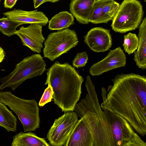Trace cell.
<instances>
[{
	"label": "cell",
	"mask_w": 146,
	"mask_h": 146,
	"mask_svg": "<svg viewBox=\"0 0 146 146\" xmlns=\"http://www.w3.org/2000/svg\"><path fill=\"white\" fill-rule=\"evenodd\" d=\"M106 99L112 109L142 136L146 135V78L134 73L117 75L112 80Z\"/></svg>",
	"instance_id": "cell-1"
},
{
	"label": "cell",
	"mask_w": 146,
	"mask_h": 146,
	"mask_svg": "<svg viewBox=\"0 0 146 146\" xmlns=\"http://www.w3.org/2000/svg\"><path fill=\"white\" fill-rule=\"evenodd\" d=\"M45 85L51 86L54 103L64 113L74 110L82 93L84 80L68 62L56 61L48 69Z\"/></svg>",
	"instance_id": "cell-2"
},
{
	"label": "cell",
	"mask_w": 146,
	"mask_h": 146,
	"mask_svg": "<svg viewBox=\"0 0 146 146\" xmlns=\"http://www.w3.org/2000/svg\"><path fill=\"white\" fill-rule=\"evenodd\" d=\"M106 137L100 119L87 111L78 119L64 146H105Z\"/></svg>",
	"instance_id": "cell-3"
},
{
	"label": "cell",
	"mask_w": 146,
	"mask_h": 146,
	"mask_svg": "<svg viewBox=\"0 0 146 146\" xmlns=\"http://www.w3.org/2000/svg\"><path fill=\"white\" fill-rule=\"evenodd\" d=\"M101 91L103 101L100 106L111 130L115 146H146V143L134 131L130 123L110 108L106 88L103 87Z\"/></svg>",
	"instance_id": "cell-4"
},
{
	"label": "cell",
	"mask_w": 146,
	"mask_h": 146,
	"mask_svg": "<svg viewBox=\"0 0 146 146\" xmlns=\"http://www.w3.org/2000/svg\"><path fill=\"white\" fill-rule=\"evenodd\" d=\"M0 102L16 114L22 124L24 132L34 131L39 127V109L35 100L20 98L10 91H1Z\"/></svg>",
	"instance_id": "cell-5"
},
{
	"label": "cell",
	"mask_w": 146,
	"mask_h": 146,
	"mask_svg": "<svg viewBox=\"0 0 146 146\" xmlns=\"http://www.w3.org/2000/svg\"><path fill=\"white\" fill-rule=\"evenodd\" d=\"M46 64L40 54H35L24 58L17 64L14 70L0 80V90L10 87L13 91L26 80L45 72Z\"/></svg>",
	"instance_id": "cell-6"
},
{
	"label": "cell",
	"mask_w": 146,
	"mask_h": 146,
	"mask_svg": "<svg viewBox=\"0 0 146 146\" xmlns=\"http://www.w3.org/2000/svg\"><path fill=\"white\" fill-rule=\"evenodd\" d=\"M142 6L137 0H124L112 20L111 27L116 32L124 33L133 30L140 25L143 18Z\"/></svg>",
	"instance_id": "cell-7"
},
{
	"label": "cell",
	"mask_w": 146,
	"mask_h": 146,
	"mask_svg": "<svg viewBox=\"0 0 146 146\" xmlns=\"http://www.w3.org/2000/svg\"><path fill=\"white\" fill-rule=\"evenodd\" d=\"M78 42L74 30L65 29L51 33L44 43V57L53 61L75 47Z\"/></svg>",
	"instance_id": "cell-8"
},
{
	"label": "cell",
	"mask_w": 146,
	"mask_h": 146,
	"mask_svg": "<svg viewBox=\"0 0 146 146\" xmlns=\"http://www.w3.org/2000/svg\"><path fill=\"white\" fill-rule=\"evenodd\" d=\"M78 117L75 112L69 111L55 120L47 135L51 145H64L78 120Z\"/></svg>",
	"instance_id": "cell-9"
},
{
	"label": "cell",
	"mask_w": 146,
	"mask_h": 146,
	"mask_svg": "<svg viewBox=\"0 0 146 146\" xmlns=\"http://www.w3.org/2000/svg\"><path fill=\"white\" fill-rule=\"evenodd\" d=\"M126 59L123 50L118 47L110 50L103 60L92 65L89 73L93 76H100L104 72L124 67L126 65Z\"/></svg>",
	"instance_id": "cell-10"
},
{
	"label": "cell",
	"mask_w": 146,
	"mask_h": 146,
	"mask_svg": "<svg viewBox=\"0 0 146 146\" xmlns=\"http://www.w3.org/2000/svg\"><path fill=\"white\" fill-rule=\"evenodd\" d=\"M42 27L38 24H32L27 27H20L15 34L20 37L23 45L33 51L40 53L45 40L42 33Z\"/></svg>",
	"instance_id": "cell-11"
},
{
	"label": "cell",
	"mask_w": 146,
	"mask_h": 146,
	"mask_svg": "<svg viewBox=\"0 0 146 146\" xmlns=\"http://www.w3.org/2000/svg\"><path fill=\"white\" fill-rule=\"evenodd\" d=\"M84 43L93 51L103 52L108 50L112 45L109 30L101 27L93 28L84 36Z\"/></svg>",
	"instance_id": "cell-12"
},
{
	"label": "cell",
	"mask_w": 146,
	"mask_h": 146,
	"mask_svg": "<svg viewBox=\"0 0 146 146\" xmlns=\"http://www.w3.org/2000/svg\"><path fill=\"white\" fill-rule=\"evenodd\" d=\"M12 20L19 22L22 25L37 24L46 26L48 21V18L42 12L37 10L27 11L21 9H14L3 13Z\"/></svg>",
	"instance_id": "cell-13"
},
{
	"label": "cell",
	"mask_w": 146,
	"mask_h": 146,
	"mask_svg": "<svg viewBox=\"0 0 146 146\" xmlns=\"http://www.w3.org/2000/svg\"><path fill=\"white\" fill-rule=\"evenodd\" d=\"M96 0H70L69 10L80 23L88 24Z\"/></svg>",
	"instance_id": "cell-14"
},
{
	"label": "cell",
	"mask_w": 146,
	"mask_h": 146,
	"mask_svg": "<svg viewBox=\"0 0 146 146\" xmlns=\"http://www.w3.org/2000/svg\"><path fill=\"white\" fill-rule=\"evenodd\" d=\"M139 44L137 50L134 52V60L137 65L145 70L146 68V19L145 17L139 28Z\"/></svg>",
	"instance_id": "cell-15"
},
{
	"label": "cell",
	"mask_w": 146,
	"mask_h": 146,
	"mask_svg": "<svg viewBox=\"0 0 146 146\" xmlns=\"http://www.w3.org/2000/svg\"><path fill=\"white\" fill-rule=\"evenodd\" d=\"M45 139L31 132L22 131L13 137L11 146H50Z\"/></svg>",
	"instance_id": "cell-16"
},
{
	"label": "cell",
	"mask_w": 146,
	"mask_h": 146,
	"mask_svg": "<svg viewBox=\"0 0 146 146\" xmlns=\"http://www.w3.org/2000/svg\"><path fill=\"white\" fill-rule=\"evenodd\" d=\"M74 20L72 14L67 11H62L51 18L49 21L48 28L51 30L67 29L74 24Z\"/></svg>",
	"instance_id": "cell-17"
},
{
	"label": "cell",
	"mask_w": 146,
	"mask_h": 146,
	"mask_svg": "<svg viewBox=\"0 0 146 146\" xmlns=\"http://www.w3.org/2000/svg\"><path fill=\"white\" fill-rule=\"evenodd\" d=\"M17 120L16 117L4 104L0 102V126L8 132L17 131Z\"/></svg>",
	"instance_id": "cell-18"
},
{
	"label": "cell",
	"mask_w": 146,
	"mask_h": 146,
	"mask_svg": "<svg viewBox=\"0 0 146 146\" xmlns=\"http://www.w3.org/2000/svg\"><path fill=\"white\" fill-rule=\"evenodd\" d=\"M119 6V4L114 0H105L102 8L104 23L112 21Z\"/></svg>",
	"instance_id": "cell-19"
},
{
	"label": "cell",
	"mask_w": 146,
	"mask_h": 146,
	"mask_svg": "<svg viewBox=\"0 0 146 146\" xmlns=\"http://www.w3.org/2000/svg\"><path fill=\"white\" fill-rule=\"evenodd\" d=\"M22 25L8 17L0 18V31L4 35L10 36L15 35L17 27Z\"/></svg>",
	"instance_id": "cell-20"
},
{
	"label": "cell",
	"mask_w": 146,
	"mask_h": 146,
	"mask_svg": "<svg viewBox=\"0 0 146 146\" xmlns=\"http://www.w3.org/2000/svg\"><path fill=\"white\" fill-rule=\"evenodd\" d=\"M105 0H96L89 19V23L97 24L104 23L102 8Z\"/></svg>",
	"instance_id": "cell-21"
},
{
	"label": "cell",
	"mask_w": 146,
	"mask_h": 146,
	"mask_svg": "<svg viewBox=\"0 0 146 146\" xmlns=\"http://www.w3.org/2000/svg\"><path fill=\"white\" fill-rule=\"evenodd\" d=\"M139 44V39L135 34L130 33L124 35L123 46L125 52L129 54L137 49Z\"/></svg>",
	"instance_id": "cell-22"
},
{
	"label": "cell",
	"mask_w": 146,
	"mask_h": 146,
	"mask_svg": "<svg viewBox=\"0 0 146 146\" xmlns=\"http://www.w3.org/2000/svg\"><path fill=\"white\" fill-rule=\"evenodd\" d=\"M88 60V55L86 52L78 53L72 61L74 67L78 68L85 66Z\"/></svg>",
	"instance_id": "cell-23"
},
{
	"label": "cell",
	"mask_w": 146,
	"mask_h": 146,
	"mask_svg": "<svg viewBox=\"0 0 146 146\" xmlns=\"http://www.w3.org/2000/svg\"><path fill=\"white\" fill-rule=\"evenodd\" d=\"M48 84V86L45 89L38 104L40 107H42L50 102L53 98L54 94L53 89L50 85L49 84Z\"/></svg>",
	"instance_id": "cell-24"
},
{
	"label": "cell",
	"mask_w": 146,
	"mask_h": 146,
	"mask_svg": "<svg viewBox=\"0 0 146 146\" xmlns=\"http://www.w3.org/2000/svg\"><path fill=\"white\" fill-rule=\"evenodd\" d=\"M17 0H4V5L6 8H12L15 5Z\"/></svg>",
	"instance_id": "cell-25"
},
{
	"label": "cell",
	"mask_w": 146,
	"mask_h": 146,
	"mask_svg": "<svg viewBox=\"0 0 146 146\" xmlns=\"http://www.w3.org/2000/svg\"><path fill=\"white\" fill-rule=\"evenodd\" d=\"M45 0H33L34 7L35 8L39 7L40 5L44 3Z\"/></svg>",
	"instance_id": "cell-26"
},
{
	"label": "cell",
	"mask_w": 146,
	"mask_h": 146,
	"mask_svg": "<svg viewBox=\"0 0 146 146\" xmlns=\"http://www.w3.org/2000/svg\"><path fill=\"white\" fill-rule=\"evenodd\" d=\"M5 53L3 49L0 46V63L5 59Z\"/></svg>",
	"instance_id": "cell-27"
},
{
	"label": "cell",
	"mask_w": 146,
	"mask_h": 146,
	"mask_svg": "<svg viewBox=\"0 0 146 146\" xmlns=\"http://www.w3.org/2000/svg\"><path fill=\"white\" fill-rule=\"evenodd\" d=\"M59 0H45L44 3L46 2H50L52 3H54L58 1Z\"/></svg>",
	"instance_id": "cell-28"
},
{
	"label": "cell",
	"mask_w": 146,
	"mask_h": 146,
	"mask_svg": "<svg viewBox=\"0 0 146 146\" xmlns=\"http://www.w3.org/2000/svg\"><path fill=\"white\" fill-rule=\"evenodd\" d=\"M1 1V0H0V1Z\"/></svg>",
	"instance_id": "cell-29"
}]
</instances>
